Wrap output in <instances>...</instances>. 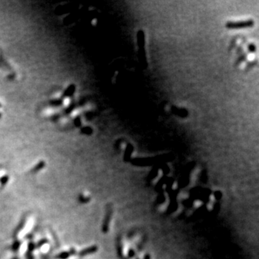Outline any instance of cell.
<instances>
[{
    "label": "cell",
    "mask_w": 259,
    "mask_h": 259,
    "mask_svg": "<svg viewBox=\"0 0 259 259\" xmlns=\"http://www.w3.org/2000/svg\"><path fill=\"white\" fill-rule=\"evenodd\" d=\"M254 25V22L252 20H243L238 22H228L226 24V27L228 29H240L251 27Z\"/></svg>",
    "instance_id": "obj_1"
},
{
    "label": "cell",
    "mask_w": 259,
    "mask_h": 259,
    "mask_svg": "<svg viewBox=\"0 0 259 259\" xmlns=\"http://www.w3.org/2000/svg\"><path fill=\"white\" fill-rule=\"evenodd\" d=\"M144 259H150V255H148V254H147V255H145Z\"/></svg>",
    "instance_id": "obj_3"
},
{
    "label": "cell",
    "mask_w": 259,
    "mask_h": 259,
    "mask_svg": "<svg viewBox=\"0 0 259 259\" xmlns=\"http://www.w3.org/2000/svg\"><path fill=\"white\" fill-rule=\"evenodd\" d=\"M112 215V207H108L107 211V214L105 215V219L104 220L103 223V230L104 232H107L109 229V224L110 223V220H111Z\"/></svg>",
    "instance_id": "obj_2"
}]
</instances>
